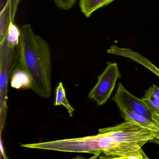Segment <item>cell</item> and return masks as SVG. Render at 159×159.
Here are the masks:
<instances>
[{
    "instance_id": "5b68a950",
    "label": "cell",
    "mask_w": 159,
    "mask_h": 159,
    "mask_svg": "<svg viewBox=\"0 0 159 159\" xmlns=\"http://www.w3.org/2000/svg\"><path fill=\"white\" fill-rule=\"evenodd\" d=\"M20 0H7L0 15V43L8 35L9 27L14 23Z\"/></svg>"
},
{
    "instance_id": "9c48e42d",
    "label": "cell",
    "mask_w": 159,
    "mask_h": 159,
    "mask_svg": "<svg viewBox=\"0 0 159 159\" xmlns=\"http://www.w3.org/2000/svg\"><path fill=\"white\" fill-rule=\"evenodd\" d=\"M54 105L63 106L67 110L70 117L73 116V113L75 109L70 104L66 94V90L64 88L62 82L58 83L55 93Z\"/></svg>"
},
{
    "instance_id": "277c9868",
    "label": "cell",
    "mask_w": 159,
    "mask_h": 159,
    "mask_svg": "<svg viewBox=\"0 0 159 159\" xmlns=\"http://www.w3.org/2000/svg\"><path fill=\"white\" fill-rule=\"evenodd\" d=\"M112 100L116 103L121 112L125 110L143 114L152 120V113L142 99H139L131 93L120 82Z\"/></svg>"
},
{
    "instance_id": "ba28073f",
    "label": "cell",
    "mask_w": 159,
    "mask_h": 159,
    "mask_svg": "<svg viewBox=\"0 0 159 159\" xmlns=\"http://www.w3.org/2000/svg\"><path fill=\"white\" fill-rule=\"evenodd\" d=\"M115 0H80V7L82 13L86 17L102 7L108 5Z\"/></svg>"
},
{
    "instance_id": "8992f818",
    "label": "cell",
    "mask_w": 159,
    "mask_h": 159,
    "mask_svg": "<svg viewBox=\"0 0 159 159\" xmlns=\"http://www.w3.org/2000/svg\"><path fill=\"white\" fill-rule=\"evenodd\" d=\"M107 53L116 55L120 56L130 58L137 63L142 65L152 71L159 77V69L152 64L148 59L139 53L134 52L128 48H120L116 45L111 46L107 51Z\"/></svg>"
},
{
    "instance_id": "7a4b0ae2",
    "label": "cell",
    "mask_w": 159,
    "mask_h": 159,
    "mask_svg": "<svg viewBox=\"0 0 159 159\" xmlns=\"http://www.w3.org/2000/svg\"><path fill=\"white\" fill-rule=\"evenodd\" d=\"M18 50L22 70L31 80V89L43 98L50 97L52 60L48 43L27 24L21 27Z\"/></svg>"
},
{
    "instance_id": "8fae6325",
    "label": "cell",
    "mask_w": 159,
    "mask_h": 159,
    "mask_svg": "<svg viewBox=\"0 0 159 159\" xmlns=\"http://www.w3.org/2000/svg\"><path fill=\"white\" fill-rule=\"evenodd\" d=\"M20 35L21 29L19 30V28L14 23L11 25L9 27L8 35L6 37L9 45L12 47L18 46Z\"/></svg>"
},
{
    "instance_id": "3957f363",
    "label": "cell",
    "mask_w": 159,
    "mask_h": 159,
    "mask_svg": "<svg viewBox=\"0 0 159 159\" xmlns=\"http://www.w3.org/2000/svg\"><path fill=\"white\" fill-rule=\"evenodd\" d=\"M121 77L117 63H108L105 70L98 76L97 82L89 93L88 98L98 106L106 104L114 90L117 80Z\"/></svg>"
},
{
    "instance_id": "30bf717a",
    "label": "cell",
    "mask_w": 159,
    "mask_h": 159,
    "mask_svg": "<svg viewBox=\"0 0 159 159\" xmlns=\"http://www.w3.org/2000/svg\"><path fill=\"white\" fill-rule=\"evenodd\" d=\"M142 99L152 114H159V100L153 94L151 87L146 91Z\"/></svg>"
},
{
    "instance_id": "6da1fadb",
    "label": "cell",
    "mask_w": 159,
    "mask_h": 159,
    "mask_svg": "<svg viewBox=\"0 0 159 159\" xmlns=\"http://www.w3.org/2000/svg\"><path fill=\"white\" fill-rule=\"evenodd\" d=\"M159 136L147 127L125 121L99 129L96 135L70 139L69 147L72 152H90L103 159H148L141 148Z\"/></svg>"
},
{
    "instance_id": "7c38bea8",
    "label": "cell",
    "mask_w": 159,
    "mask_h": 159,
    "mask_svg": "<svg viewBox=\"0 0 159 159\" xmlns=\"http://www.w3.org/2000/svg\"><path fill=\"white\" fill-rule=\"evenodd\" d=\"M77 0H54L57 6L62 10H70L76 4Z\"/></svg>"
},
{
    "instance_id": "4fadbf2b",
    "label": "cell",
    "mask_w": 159,
    "mask_h": 159,
    "mask_svg": "<svg viewBox=\"0 0 159 159\" xmlns=\"http://www.w3.org/2000/svg\"><path fill=\"white\" fill-rule=\"evenodd\" d=\"M152 121L157 125L159 129V114L156 113H152ZM150 142H154L156 144H159V137L157 138H154Z\"/></svg>"
},
{
    "instance_id": "5bb4252c",
    "label": "cell",
    "mask_w": 159,
    "mask_h": 159,
    "mask_svg": "<svg viewBox=\"0 0 159 159\" xmlns=\"http://www.w3.org/2000/svg\"><path fill=\"white\" fill-rule=\"evenodd\" d=\"M151 88L153 94L159 100V87L155 85V84H153Z\"/></svg>"
},
{
    "instance_id": "52a82bcc",
    "label": "cell",
    "mask_w": 159,
    "mask_h": 159,
    "mask_svg": "<svg viewBox=\"0 0 159 159\" xmlns=\"http://www.w3.org/2000/svg\"><path fill=\"white\" fill-rule=\"evenodd\" d=\"M122 114L123 117L124 118L125 120L138 124L139 125L147 127L159 134V129L157 125L152 120L145 115L131 111L128 110H125L122 112ZM158 137H159V136Z\"/></svg>"
}]
</instances>
